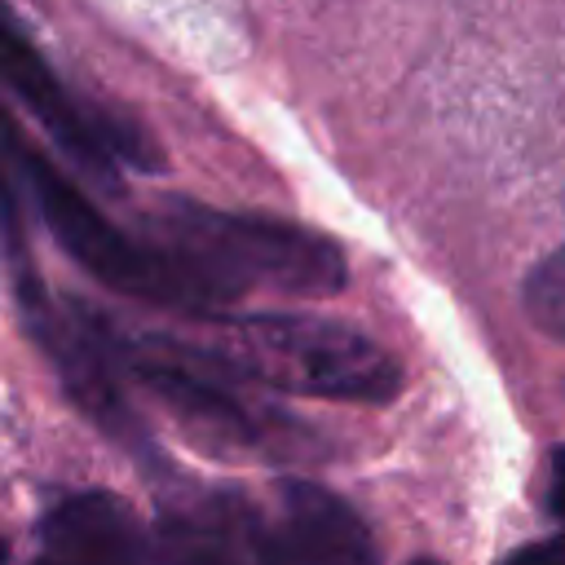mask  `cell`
<instances>
[{"label": "cell", "mask_w": 565, "mask_h": 565, "mask_svg": "<svg viewBox=\"0 0 565 565\" xmlns=\"http://www.w3.org/2000/svg\"><path fill=\"white\" fill-rule=\"evenodd\" d=\"M415 565H437V561H415Z\"/></svg>", "instance_id": "5bb4252c"}, {"label": "cell", "mask_w": 565, "mask_h": 565, "mask_svg": "<svg viewBox=\"0 0 565 565\" xmlns=\"http://www.w3.org/2000/svg\"><path fill=\"white\" fill-rule=\"evenodd\" d=\"M35 565H62V561H57V556H44V561H35Z\"/></svg>", "instance_id": "7c38bea8"}, {"label": "cell", "mask_w": 565, "mask_h": 565, "mask_svg": "<svg viewBox=\"0 0 565 565\" xmlns=\"http://www.w3.org/2000/svg\"><path fill=\"white\" fill-rule=\"evenodd\" d=\"M44 547L62 565H150L146 534L132 508L110 490H84L62 499L44 525Z\"/></svg>", "instance_id": "52a82bcc"}, {"label": "cell", "mask_w": 565, "mask_h": 565, "mask_svg": "<svg viewBox=\"0 0 565 565\" xmlns=\"http://www.w3.org/2000/svg\"><path fill=\"white\" fill-rule=\"evenodd\" d=\"M150 221L163 234V247L212 291V300H234L256 287L287 296H331L349 278L344 256L327 234L278 216L163 199Z\"/></svg>", "instance_id": "6da1fadb"}, {"label": "cell", "mask_w": 565, "mask_h": 565, "mask_svg": "<svg viewBox=\"0 0 565 565\" xmlns=\"http://www.w3.org/2000/svg\"><path fill=\"white\" fill-rule=\"evenodd\" d=\"M0 84L49 128V137L71 150L79 159V168H88L97 181H115V163H146L154 168V150H146V141L128 137V128L106 124L102 115H93L84 102H75L71 88H62V79L49 71V62L40 57V49L31 44V35L13 22V13L0 0Z\"/></svg>", "instance_id": "5b68a950"}, {"label": "cell", "mask_w": 565, "mask_h": 565, "mask_svg": "<svg viewBox=\"0 0 565 565\" xmlns=\"http://www.w3.org/2000/svg\"><path fill=\"white\" fill-rule=\"evenodd\" d=\"M547 512L565 521V446H556L547 459Z\"/></svg>", "instance_id": "30bf717a"}, {"label": "cell", "mask_w": 565, "mask_h": 565, "mask_svg": "<svg viewBox=\"0 0 565 565\" xmlns=\"http://www.w3.org/2000/svg\"><path fill=\"white\" fill-rule=\"evenodd\" d=\"M4 561H9V552H4V539H0V565H4Z\"/></svg>", "instance_id": "4fadbf2b"}, {"label": "cell", "mask_w": 565, "mask_h": 565, "mask_svg": "<svg viewBox=\"0 0 565 565\" xmlns=\"http://www.w3.org/2000/svg\"><path fill=\"white\" fill-rule=\"evenodd\" d=\"M115 366L150 388L203 446L212 450H252L265 437V415L234 388V371L207 349H185L172 340H106Z\"/></svg>", "instance_id": "277c9868"}, {"label": "cell", "mask_w": 565, "mask_h": 565, "mask_svg": "<svg viewBox=\"0 0 565 565\" xmlns=\"http://www.w3.org/2000/svg\"><path fill=\"white\" fill-rule=\"evenodd\" d=\"M212 358L234 375L331 402H393L402 366L358 327L318 313H225L212 318Z\"/></svg>", "instance_id": "7a4b0ae2"}, {"label": "cell", "mask_w": 565, "mask_h": 565, "mask_svg": "<svg viewBox=\"0 0 565 565\" xmlns=\"http://www.w3.org/2000/svg\"><path fill=\"white\" fill-rule=\"evenodd\" d=\"M525 313L539 331L565 340V247L543 256L525 278Z\"/></svg>", "instance_id": "9c48e42d"}, {"label": "cell", "mask_w": 565, "mask_h": 565, "mask_svg": "<svg viewBox=\"0 0 565 565\" xmlns=\"http://www.w3.org/2000/svg\"><path fill=\"white\" fill-rule=\"evenodd\" d=\"M0 159L13 168L22 194L31 199V207L57 238V247L75 256L102 287L137 300H154V305L194 309V313L216 305L212 291L168 247L137 243L119 225H110L102 207L22 132V124L4 106H0Z\"/></svg>", "instance_id": "3957f363"}, {"label": "cell", "mask_w": 565, "mask_h": 565, "mask_svg": "<svg viewBox=\"0 0 565 565\" xmlns=\"http://www.w3.org/2000/svg\"><path fill=\"white\" fill-rule=\"evenodd\" d=\"M154 561L159 565H238L234 534L221 512H163L154 530Z\"/></svg>", "instance_id": "ba28073f"}, {"label": "cell", "mask_w": 565, "mask_h": 565, "mask_svg": "<svg viewBox=\"0 0 565 565\" xmlns=\"http://www.w3.org/2000/svg\"><path fill=\"white\" fill-rule=\"evenodd\" d=\"M503 565H565V530H561V534H552L547 543H534V547L516 552V556H512V561H503Z\"/></svg>", "instance_id": "8fae6325"}, {"label": "cell", "mask_w": 565, "mask_h": 565, "mask_svg": "<svg viewBox=\"0 0 565 565\" xmlns=\"http://www.w3.org/2000/svg\"><path fill=\"white\" fill-rule=\"evenodd\" d=\"M260 565H380L366 521L318 481H282L278 512L256 534Z\"/></svg>", "instance_id": "8992f818"}]
</instances>
